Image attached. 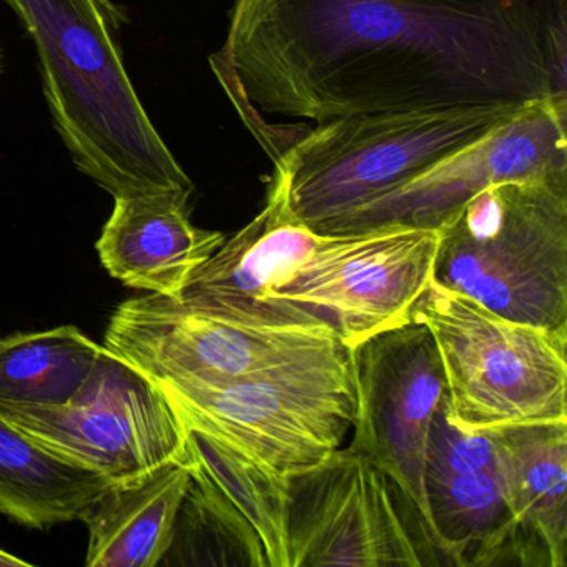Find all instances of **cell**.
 I'll list each match as a JSON object with an SVG mask.
<instances>
[{
	"label": "cell",
	"instance_id": "obj_5",
	"mask_svg": "<svg viewBox=\"0 0 567 567\" xmlns=\"http://www.w3.org/2000/svg\"><path fill=\"white\" fill-rule=\"evenodd\" d=\"M527 105V104H526ZM526 105L348 115L321 122L275 164L288 210L317 230L331 218L461 154Z\"/></svg>",
	"mask_w": 567,
	"mask_h": 567
},
{
	"label": "cell",
	"instance_id": "obj_19",
	"mask_svg": "<svg viewBox=\"0 0 567 567\" xmlns=\"http://www.w3.org/2000/svg\"><path fill=\"white\" fill-rule=\"evenodd\" d=\"M190 483L158 566L270 567L264 543L230 497L188 456Z\"/></svg>",
	"mask_w": 567,
	"mask_h": 567
},
{
	"label": "cell",
	"instance_id": "obj_7",
	"mask_svg": "<svg viewBox=\"0 0 567 567\" xmlns=\"http://www.w3.org/2000/svg\"><path fill=\"white\" fill-rule=\"evenodd\" d=\"M157 384L187 430L228 444L281 480L323 463L353 426L350 351L234 383Z\"/></svg>",
	"mask_w": 567,
	"mask_h": 567
},
{
	"label": "cell",
	"instance_id": "obj_9",
	"mask_svg": "<svg viewBox=\"0 0 567 567\" xmlns=\"http://www.w3.org/2000/svg\"><path fill=\"white\" fill-rule=\"evenodd\" d=\"M0 414L52 453L111 483L187 460L188 430L171 400L155 381L104 347L69 403H0Z\"/></svg>",
	"mask_w": 567,
	"mask_h": 567
},
{
	"label": "cell",
	"instance_id": "obj_14",
	"mask_svg": "<svg viewBox=\"0 0 567 567\" xmlns=\"http://www.w3.org/2000/svg\"><path fill=\"white\" fill-rule=\"evenodd\" d=\"M194 190L115 198L97 248L102 267L125 287L178 298L195 271L221 247V231L192 224Z\"/></svg>",
	"mask_w": 567,
	"mask_h": 567
},
{
	"label": "cell",
	"instance_id": "obj_8",
	"mask_svg": "<svg viewBox=\"0 0 567 567\" xmlns=\"http://www.w3.org/2000/svg\"><path fill=\"white\" fill-rule=\"evenodd\" d=\"M105 350L155 383L227 384L348 350L327 323H248L148 293L118 305Z\"/></svg>",
	"mask_w": 567,
	"mask_h": 567
},
{
	"label": "cell",
	"instance_id": "obj_21",
	"mask_svg": "<svg viewBox=\"0 0 567 567\" xmlns=\"http://www.w3.org/2000/svg\"><path fill=\"white\" fill-rule=\"evenodd\" d=\"M6 566H31V563L28 560L21 559V557L14 556V554H9L8 550L0 549V567Z\"/></svg>",
	"mask_w": 567,
	"mask_h": 567
},
{
	"label": "cell",
	"instance_id": "obj_20",
	"mask_svg": "<svg viewBox=\"0 0 567 567\" xmlns=\"http://www.w3.org/2000/svg\"><path fill=\"white\" fill-rule=\"evenodd\" d=\"M188 456L230 497L264 543L270 567H290L288 483L228 444L188 430Z\"/></svg>",
	"mask_w": 567,
	"mask_h": 567
},
{
	"label": "cell",
	"instance_id": "obj_16",
	"mask_svg": "<svg viewBox=\"0 0 567 567\" xmlns=\"http://www.w3.org/2000/svg\"><path fill=\"white\" fill-rule=\"evenodd\" d=\"M188 457L95 497L82 523L89 529V567H158L171 546L178 507L190 483Z\"/></svg>",
	"mask_w": 567,
	"mask_h": 567
},
{
	"label": "cell",
	"instance_id": "obj_1",
	"mask_svg": "<svg viewBox=\"0 0 567 567\" xmlns=\"http://www.w3.org/2000/svg\"><path fill=\"white\" fill-rule=\"evenodd\" d=\"M567 0H235L210 64L238 111L321 122L567 95Z\"/></svg>",
	"mask_w": 567,
	"mask_h": 567
},
{
	"label": "cell",
	"instance_id": "obj_3",
	"mask_svg": "<svg viewBox=\"0 0 567 567\" xmlns=\"http://www.w3.org/2000/svg\"><path fill=\"white\" fill-rule=\"evenodd\" d=\"M6 4L34 41L52 122L81 174L114 198L194 190L128 78L112 0Z\"/></svg>",
	"mask_w": 567,
	"mask_h": 567
},
{
	"label": "cell",
	"instance_id": "obj_11",
	"mask_svg": "<svg viewBox=\"0 0 567 567\" xmlns=\"http://www.w3.org/2000/svg\"><path fill=\"white\" fill-rule=\"evenodd\" d=\"M567 177V95L527 104L513 121L461 154L331 218L318 234L377 228L440 230L477 192L501 182Z\"/></svg>",
	"mask_w": 567,
	"mask_h": 567
},
{
	"label": "cell",
	"instance_id": "obj_12",
	"mask_svg": "<svg viewBox=\"0 0 567 567\" xmlns=\"http://www.w3.org/2000/svg\"><path fill=\"white\" fill-rule=\"evenodd\" d=\"M290 567H420L386 474L347 447L288 483Z\"/></svg>",
	"mask_w": 567,
	"mask_h": 567
},
{
	"label": "cell",
	"instance_id": "obj_15",
	"mask_svg": "<svg viewBox=\"0 0 567 567\" xmlns=\"http://www.w3.org/2000/svg\"><path fill=\"white\" fill-rule=\"evenodd\" d=\"M481 431L493 444L511 517L537 566H566L567 420Z\"/></svg>",
	"mask_w": 567,
	"mask_h": 567
},
{
	"label": "cell",
	"instance_id": "obj_6",
	"mask_svg": "<svg viewBox=\"0 0 567 567\" xmlns=\"http://www.w3.org/2000/svg\"><path fill=\"white\" fill-rule=\"evenodd\" d=\"M411 320L436 343L461 430L567 420V331L507 320L434 280Z\"/></svg>",
	"mask_w": 567,
	"mask_h": 567
},
{
	"label": "cell",
	"instance_id": "obj_2",
	"mask_svg": "<svg viewBox=\"0 0 567 567\" xmlns=\"http://www.w3.org/2000/svg\"><path fill=\"white\" fill-rule=\"evenodd\" d=\"M441 231L318 234L270 182L264 210L195 271L178 301L250 323H327L348 350L410 323L433 280Z\"/></svg>",
	"mask_w": 567,
	"mask_h": 567
},
{
	"label": "cell",
	"instance_id": "obj_22",
	"mask_svg": "<svg viewBox=\"0 0 567 567\" xmlns=\"http://www.w3.org/2000/svg\"><path fill=\"white\" fill-rule=\"evenodd\" d=\"M0 72H2V54H0Z\"/></svg>",
	"mask_w": 567,
	"mask_h": 567
},
{
	"label": "cell",
	"instance_id": "obj_4",
	"mask_svg": "<svg viewBox=\"0 0 567 567\" xmlns=\"http://www.w3.org/2000/svg\"><path fill=\"white\" fill-rule=\"evenodd\" d=\"M440 231L436 284L507 320L567 331V177L489 185Z\"/></svg>",
	"mask_w": 567,
	"mask_h": 567
},
{
	"label": "cell",
	"instance_id": "obj_10",
	"mask_svg": "<svg viewBox=\"0 0 567 567\" xmlns=\"http://www.w3.org/2000/svg\"><path fill=\"white\" fill-rule=\"evenodd\" d=\"M354 388L350 447L393 483L417 530L434 547L424 489L434 413L446 398L436 343L420 321L381 331L350 350Z\"/></svg>",
	"mask_w": 567,
	"mask_h": 567
},
{
	"label": "cell",
	"instance_id": "obj_13",
	"mask_svg": "<svg viewBox=\"0 0 567 567\" xmlns=\"http://www.w3.org/2000/svg\"><path fill=\"white\" fill-rule=\"evenodd\" d=\"M424 489L434 549L454 566H537L504 496L493 444L447 416L446 398L434 413Z\"/></svg>",
	"mask_w": 567,
	"mask_h": 567
},
{
	"label": "cell",
	"instance_id": "obj_17",
	"mask_svg": "<svg viewBox=\"0 0 567 567\" xmlns=\"http://www.w3.org/2000/svg\"><path fill=\"white\" fill-rule=\"evenodd\" d=\"M111 481L49 451L0 414V513L32 529L81 519Z\"/></svg>",
	"mask_w": 567,
	"mask_h": 567
},
{
	"label": "cell",
	"instance_id": "obj_18",
	"mask_svg": "<svg viewBox=\"0 0 567 567\" xmlns=\"http://www.w3.org/2000/svg\"><path fill=\"white\" fill-rule=\"evenodd\" d=\"M101 353V344L71 324L2 338L0 403L62 406L84 386Z\"/></svg>",
	"mask_w": 567,
	"mask_h": 567
}]
</instances>
